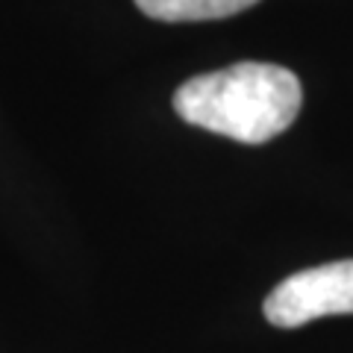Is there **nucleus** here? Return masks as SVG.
<instances>
[{
  "label": "nucleus",
  "mask_w": 353,
  "mask_h": 353,
  "mask_svg": "<svg viewBox=\"0 0 353 353\" xmlns=\"http://www.w3.org/2000/svg\"><path fill=\"white\" fill-rule=\"evenodd\" d=\"M259 0H136L148 18L157 21H218L250 9Z\"/></svg>",
  "instance_id": "7ed1b4c3"
},
{
  "label": "nucleus",
  "mask_w": 353,
  "mask_h": 353,
  "mask_svg": "<svg viewBox=\"0 0 353 353\" xmlns=\"http://www.w3.org/2000/svg\"><path fill=\"white\" fill-rule=\"evenodd\" d=\"M301 103L297 74L271 62H236L192 77L174 94V109L185 124L245 145H262L289 130Z\"/></svg>",
  "instance_id": "f257e3e1"
},
{
  "label": "nucleus",
  "mask_w": 353,
  "mask_h": 353,
  "mask_svg": "<svg viewBox=\"0 0 353 353\" xmlns=\"http://www.w3.org/2000/svg\"><path fill=\"white\" fill-rule=\"evenodd\" d=\"M353 312V259L327 262L283 280L265 297V318L274 327L292 330L315 318Z\"/></svg>",
  "instance_id": "f03ea898"
}]
</instances>
